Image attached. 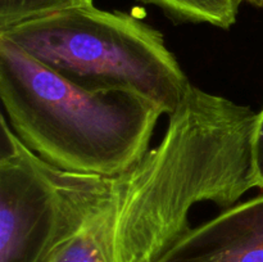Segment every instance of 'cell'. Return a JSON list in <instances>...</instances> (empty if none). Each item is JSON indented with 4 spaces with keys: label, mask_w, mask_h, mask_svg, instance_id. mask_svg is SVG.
I'll use <instances>...</instances> for the list:
<instances>
[{
    "label": "cell",
    "mask_w": 263,
    "mask_h": 262,
    "mask_svg": "<svg viewBox=\"0 0 263 262\" xmlns=\"http://www.w3.org/2000/svg\"><path fill=\"white\" fill-rule=\"evenodd\" d=\"M157 146L110 177L103 207L76 236L103 262H157L192 229L193 205L230 208L256 188L257 113L190 86Z\"/></svg>",
    "instance_id": "6da1fadb"
},
{
    "label": "cell",
    "mask_w": 263,
    "mask_h": 262,
    "mask_svg": "<svg viewBox=\"0 0 263 262\" xmlns=\"http://www.w3.org/2000/svg\"><path fill=\"white\" fill-rule=\"evenodd\" d=\"M0 99L15 135L41 159L107 177L143 158L163 115L133 92L77 86L2 35Z\"/></svg>",
    "instance_id": "7a4b0ae2"
},
{
    "label": "cell",
    "mask_w": 263,
    "mask_h": 262,
    "mask_svg": "<svg viewBox=\"0 0 263 262\" xmlns=\"http://www.w3.org/2000/svg\"><path fill=\"white\" fill-rule=\"evenodd\" d=\"M240 3L243 2H247V3H251V4H254V5H259V7H262L263 5V0H239Z\"/></svg>",
    "instance_id": "9c48e42d"
},
{
    "label": "cell",
    "mask_w": 263,
    "mask_h": 262,
    "mask_svg": "<svg viewBox=\"0 0 263 262\" xmlns=\"http://www.w3.org/2000/svg\"><path fill=\"white\" fill-rule=\"evenodd\" d=\"M252 167L256 188L263 189V108L257 113L252 138Z\"/></svg>",
    "instance_id": "ba28073f"
},
{
    "label": "cell",
    "mask_w": 263,
    "mask_h": 262,
    "mask_svg": "<svg viewBox=\"0 0 263 262\" xmlns=\"http://www.w3.org/2000/svg\"><path fill=\"white\" fill-rule=\"evenodd\" d=\"M154 4L181 21L210 23L220 28H230L236 22L239 0H143Z\"/></svg>",
    "instance_id": "8992f818"
},
{
    "label": "cell",
    "mask_w": 263,
    "mask_h": 262,
    "mask_svg": "<svg viewBox=\"0 0 263 262\" xmlns=\"http://www.w3.org/2000/svg\"><path fill=\"white\" fill-rule=\"evenodd\" d=\"M0 123V262H48L103 207L110 177L57 169Z\"/></svg>",
    "instance_id": "277c9868"
},
{
    "label": "cell",
    "mask_w": 263,
    "mask_h": 262,
    "mask_svg": "<svg viewBox=\"0 0 263 262\" xmlns=\"http://www.w3.org/2000/svg\"><path fill=\"white\" fill-rule=\"evenodd\" d=\"M92 3L94 0H0V31L62 10L90 7Z\"/></svg>",
    "instance_id": "52a82bcc"
},
{
    "label": "cell",
    "mask_w": 263,
    "mask_h": 262,
    "mask_svg": "<svg viewBox=\"0 0 263 262\" xmlns=\"http://www.w3.org/2000/svg\"><path fill=\"white\" fill-rule=\"evenodd\" d=\"M23 51L90 91H126L171 116L192 84L159 31L135 15L94 5L0 31Z\"/></svg>",
    "instance_id": "3957f363"
},
{
    "label": "cell",
    "mask_w": 263,
    "mask_h": 262,
    "mask_svg": "<svg viewBox=\"0 0 263 262\" xmlns=\"http://www.w3.org/2000/svg\"><path fill=\"white\" fill-rule=\"evenodd\" d=\"M157 262H263V194L192 228Z\"/></svg>",
    "instance_id": "5b68a950"
}]
</instances>
